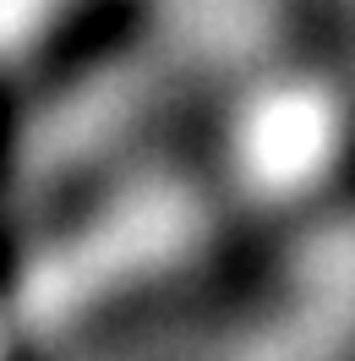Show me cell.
<instances>
[{"instance_id":"obj_1","label":"cell","mask_w":355,"mask_h":361,"mask_svg":"<svg viewBox=\"0 0 355 361\" xmlns=\"http://www.w3.org/2000/svg\"><path fill=\"white\" fill-rule=\"evenodd\" d=\"M71 6L77 0H33L27 11H17V23H27V17H39V23H71Z\"/></svg>"}]
</instances>
